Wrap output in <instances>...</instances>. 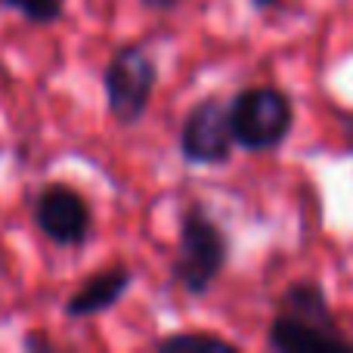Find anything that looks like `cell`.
I'll use <instances>...</instances> for the list:
<instances>
[{
    "label": "cell",
    "instance_id": "cell-11",
    "mask_svg": "<svg viewBox=\"0 0 353 353\" xmlns=\"http://www.w3.org/2000/svg\"><path fill=\"white\" fill-rule=\"evenodd\" d=\"M338 121H341V137H344V152L353 155V112L338 109Z\"/></svg>",
    "mask_w": 353,
    "mask_h": 353
},
{
    "label": "cell",
    "instance_id": "cell-2",
    "mask_svg": "<svg viewBox=\"0 0 353 353\" xmlns=\"http://www.w3.org/2000/svg\"><path fill=\"white\" fill-rule=\"evenodd\" d=\"M232 140L245 152H273L294 128V105L279 87H245L230 99Z\"/></svg>",
    "mask_w": 353,
    "mask_h": 353
},
{
    "label": "cell",
    "instance_id": "cell-10",
    "mask_svg": "<svg viewBox=\"0 0 353 353\" xmlns=\"http://www.w3.org/2000/svg\"><path fill=\"white\" fill-rule=\"evenodd\" d=\"M3 10H12L31 25H53L65 12V0H0Z\"/></svg>",
    "mask_w": 353,
    "mask_h": 353
},
{
    "label": "cell",
    "instance_id": "cell-3",
    "mask_svg": "<svg viewBox=\"0 0 353 353\" xmlns=\"http://www.w3.org/2000/svg\"><path fill=\"white\" fill-rule=\"evenodd\" d=\"M159 84V65L155 56H149L140 43H124L112 53L109 65L103 72V90L109 115L121 128H134L146 118L152 105V93Z\"/></svg>",
    "mask_w": 353,
    "mask_h": 353
},
{
    "label": "cell",
    "instance_id": "cell-9",
    "mask_svg": "<svg viewBox=\"0 0 353 353\" xmlns=\"http://www.w3.org/2000/svg\"><path fill=\"white\" fill-rule=\"evenodd\" d=\"M155 350L161 353H239V344L214 335V332H180L155 341Z\"/></svg>",
    "mask_w": 353,
    "mask_h": 353
},
{
    "label": "cell",
    "instance_id": "cell-14",
    "mask_svg": "<svg viewBox=\"0 0 353 353\" xmlns=\"http://www.w3.org/2000/svg\"><path fill=\"white\" fill-rule=\"evenodd\" d=\"M0 152H3V146H0Z\"/></svg>",
    "mask_w": 353,
    "mask_h": 353
},
{
    "label": "cell",
    "instance_id": "cell-12",
    "mask_svg": "<svg viewBox=\"0 0 353 353\" xmlns=\"http://www.w3.org/2000/svg\"><path fill=\"white\" fill-rule=\"evenodd\" d=\"M140 3L146 6V10H152V12H174L183 0H140Z\"/></svg>",
    "mask_w": 353,
    "mask_h": 353
},
{
    "label": "cell",
    "instance_id": "cell-7",
    "mask_svg": "<svg viewBox=\"0 0 353 353\" xmlns=\"http://www.w3.org/2000/svg\"><path fill=\"white\" fill-rule=\"evenodd\" d=\"M267 347L276 353H304V350H353V341L344 332H325L319 325H310L298 316L279 313L270 319Z\"/></svg>",
    "mask_w": 353,
    "mask_h": 353
},
{
    "label": "cell",
    "instance_id": "cell-1",
    "mask_svg": "<svg viewBox=\"0 0 353 353\" xmlns=\"http://www.w3.org/2000/svg\"><path fill=\"white\" fill-rule=\"evenodd\" d=\"M226 263H230V239L199 201L186 205L180 211V239L171 263V279L189 298H201L214 288Z\"/></svg>",
    "mask_w": 353,
    "mask_h": 353
},
{
    "label": "cell",
    "instance_id": "cell-4",
    "mask_svg": "<svg viewBox=\"0 0 353 353\" xmlns=\"http://www.w3.org/2000/svg\"><path fill=\"white\" fill-rule=\"evenodd\" d=\"M180 159L186 165L217 168L232 159V128H230V103L220 97H205L186 112L180 124Z\"/></svg>",
    "mask_w": 353,
    "mask_h": 353
},
{
    "label": "cell",
    "instance_id": "cell-5",
    "mask_svg": "<svg viewBox=\"0 0 353 353\" xmlns=\"http://www.w3.org/2000/svg\"><path fill=\"white\" fill-rule=\"evenodd\" d=\"M34 223L59 248H81L90 239L93 211L68 183H47L34 199Z\"/></svg>",
    "mask_w": 353,
    "mask_h": 353
},
{
    "label": "cell",
    "instance_id": "cell-13",
    "mask_svg": "<svg viewBox=\"0 0 353 353\" xmlns=\"http://www.w3.org/2000/svg\"><path fill=\"white\" fill-rule=\"evenodd\" d=\"M248 3H251V10L267 12V10H276V6H282L285 0H248Z\"/></svg>",
    "mask_w": 353,
    "mask_h": 353
},
{
    "label": "cell",
    "instance_id": "cell-8",
    "mask_svg": "<svg viewBox=\"0 0 353 353\" xmlns=\"http://www.w3.org/2000/svg\"><path fill=\"white\" fill-rule=\"evenodd\" d=\"M276 310L288 313V316H298L310 325H319V329H325V332H341V325H338L335 313H332V307H329V298H325L319 282H310V279L292 282V285L279 294Z\"/></svg>",
    "mask_w": 353,
    "mask_h": 353
},
{
    "label": "cell",
    "instance_id": "cell-6",
    "mask_svg": "<svg viewBox=\"0 0 353 353\" xmlns=\"http://www.w3.org/2000/svg\"><path fill=\"white\" fill-rule=\"evenodd\" d=\"M134 285V273L130 267H105L99 273H93L78 292L68 294L65 301V316L68 319H90V316H99V313H109L124 294L130 292Z\"/></svg>",
    "mask_w": 353,
    "mask_h": 353
}]
</instances>
